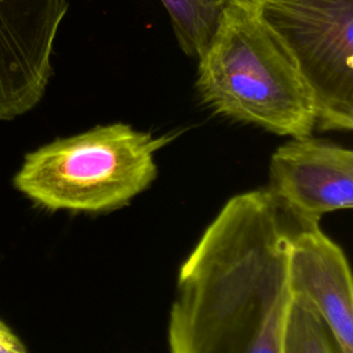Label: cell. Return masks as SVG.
<instances>
[{
	"instance_id": "ba28073f",
	"label": "cell",
	"mask_w": 353,
	"mask_h": 353,
	"mask_svg": "<svg viewBox=\"0 0 353 353\" xmlns=\"http://www.w3.org/2000/svg\"><path fill=\"white\" fill-rule=\"evenodd\" d=\"M232 0H161L181 50L199 58L214 34L219 18Z\"/></svg>"
},
{
	"instance_id": "5b68a950",
	"label": "cell",
	"mask_w": 353,
	"mask_h": 353,
	"mask_svg": "<svg viewBox=\"0 0 353 353\" xmlns=\"http://www.w3.org/2000/svg\"><path fill=\"white\" fill-rule=\"evenodd\" d=\"M68 0H0V120H14L43 98Z\"/></svg>"
},
{
	"instance_id": "277c9868",
	"label": "cell",
	"mask_w": 353,
	"mask_h": 353,
	"mask_svg": "<svg viewBox=\"0 0 353 353\" xmlns=\"http://www.w3.org/2000/svg\"><path fill=\"white\" fill-rule=\"evenodd\" d=\"M288 50L312 98L316 127L353 128V0H254Z\"/></svg>"
},
{
	"instance_id": "3957f363",
	"label": "cell",
	"mask_w": 353,
	"mask_h": 353,
	"mask_svg": "<svg viewBox=\"0 0 353 353\" xmlns=\"http://www.w3.org/2000/svg\"><path fill=\"white\" fill-rule=\"evenodd\" d=\"M172 138L124 123L97 125L28 153L14 185L51 211H113L150 186L154 154Z\"/></svg>"
},
{
	"instance_id": "9c48e42d",
	"label": "cell",
	"mask_w": 353,
	"mask_h": 353,
	"mask_svg": "<svg viewBox=\"0 0 353 353\" xmlns=\"http://www.w3.org/2000/svg\"><path fill=\"white\" fill-rule=\"evenodd\" d=\"M281 353H342L334 335L316 309L292 295Z\"/></svg>"
},
{
	"instance_id": "30bf717a",
	"label": "cell",
	"mask_w": 353,
	"mask_h": 353,
	"mask_svg": "<svg viewBox=\"0 0 353 353\" xmlns=\"http://www.w3.org/2000/svg\"><path fill=\"white\" fill-rule=\"evenodd\" d=\"M0 353H29L22 341L0 320Z\"/></svg>"
},
{
	"instance_id": "52a82bcc",
	"label": "cell",
	"mask_w": 353,
	"mask_h": 353,
	"mask_svg": "<svg viewBox=\"0 0 353 353\" xmlns=\"http://www.w3.org/2000/svg\"><path fill=\"white\" fill-rule=\"evenodd\" d=\"M292 295L307 301L330 328L342 353H353V287L342 248L319 225H292L288 245Z\"/></svg>"
},
{
	"instance_id": "6da1fadb",
	"label": "cell",
	"mask_w": 353,
	"mask_h": 353,
	"mask_svg": "<svg viewBox=\"0 0 353 353\" xmlns=\"http://www.w3.org/2000/svg\"><path fill=\"white\" fill-rule=\"evenodd\" d=\"M291 230L266 190L225 203L179 269L170 353H281Z\"/></svg>"
},
{
	"instance_id": "8992f818",
	"label": "cell",
	"mask_w": 353,
	"mask_h": 353,
	"mask_svg": "<svg viewBox=\"0 0 353 353\" xmlns=\"http://www.w3.org/2000/svg\"><path fill=\"white\" fill-rule=\"evenodd\" d=\"M266 192L292 225H319L323 215L353 205V152L324 139L291 138L270 157Z\"/></svg>"
},
{
	"instance_id": "7a4b0ae2",
	"label": "cell",
	"mask_w": 353,
	"mask_h": 353,
	"mask_svg": "<svg viewBox=\"0 0 353 353\" xmlns=\"http://www.w3.org/2000/svg\"><path fill=\"white\" fill-rule=\"evenodd\" d=\"M197 59L196 87L214 112L279 135H312L316 116L309 91L254 0L226 6Z\"/></svg>"
}]
</instances>
